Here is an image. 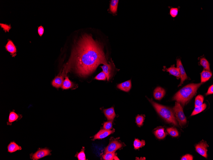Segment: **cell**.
<instances>
[{"label": "cell", "mask_w": 213, "mask_h": 160, "mask_svg": "<svg viewBox=\"0 0 213 160\" xmlns=\"http://www.w3.org/2000/svg\"><path fill=\"white\" fill-rule=\"evenodd\" d=\"M212 76V73L211 71L204 70L201 73V82L203 83L207 81Z\"/></svg>", "instance_id": "cell-18"}, {"label": "cell", "mask_w": 213, "mask_h": 160, "mask_svg": "<svg viewBox=\"0 0 213 160\" xmlns=\"http://www.w3.org/2000/svg\"><path fill=\"white\" fill-rule=\"evenodd\" d=\"M70 69V66L67 63L64 67L63 70L53 80L52 82V85L57 88H60L61 87L64 80V78H65L66 75Z\"/></svg>", "instance_id": "cell-5"}, {"label": "cell", "mask_w": 213, "mask_h": 160, "mask_svg": "<svg viewBox=\"0 0 213 160\" xmlns=\"http://www.w3.org/2000/svg\"><path fill=\"white\" fill-rule=\"evenodd\" d=\"M112 127V121L106 122L104 123V129L110 130L111 129Z\"/></svg>", "instance_id": "cell-32"}, {"label": "cell", "mask_w": 213, "mask_h": 160, "mask_svg": "<svg viewBox=\"0 0 213 160\" xmlns=\"http://www.w3.org/2000/svg\"><path fill=\"white\" fill-rule=\"evenodd\" d=\"M167 131L169 134H170L172 137H175L179 136V132L177 129L175 128H168L167 129Z\"/></svg>", "instance_id": "cell-27"}, {"label": "cell", "mask_w": 213, "mask_h": 160, "mask_svg": "<svg viewBox=\"0 0 213 160\" xmlns=\"http://www.w3.org/2000/svg\"><path fill=\"white\" fill-rule=\"evenodd\" d=\"M155 134L158 139H164L167 135V133L164 132V128H160L157 129L155 132Z\"/></svg>", "instance_id": "cell-21"}, {"label": "cell", "mask_w": 213, "mask_h": 160, "mask_svg": "<svg viewBox=\"0 0 213 160\" xmlns=\"http://www.w3.org/2000/svg\"><path fill=\"white\" fill-rule=\"evenodd\" d=\"M117 88L123 91L128 92L129 91L131 88V80L124 82L117 85Z\"/></svg>", "instance_id": "cell-16"}, {"label": "cell", "mask_w": 213, "mask_h": 160, "mask_svg": "<svg viewBox=\"0 0 213 160\" xmlns=\"http://www.w3.org/2000/svg\"><path fill=\"white\" fill-rule=\"evenodd\" d=\"M65 79L61 86V88L63 90H67L71 89L74 86V84L69 80L68 77L66 76Z\"/></svg>", "instance_id": "cell-19"}, {"label": "cell", "mask_w": 213, "mask_h": 160, "mask_svg": "<svg viewBox=\"0 0 213 160\" xmlns=\"http://www.w3.org/2000/svg\"><path fill=\"white\" fill-rule=\"evenodd\" d=\"M202 83H192L187 85L175 94L173 100L177 101L184 106L195 95L197 89Z\"/></svg>", "instance_id": "cell-2"}, {"label": "cell", "mask_w": 213, "mask_h": 160, "mask_svg": "<svg viewBox=\"0 0 213 160\" xmlns=\"http://www.w3.org/2000/svg\"><path fill=\"white\" fill-rule=\"evenodd\" d=\"M112 62L109 63V64L104 65L101 67L103 71L107 76V81H109L111 78L112 71Z\"/></svg>", "instance_id": "cell-12"}, {"label": "cell", "mask_w": 213, "mask_h": 160, "mask_svg": "<svg viewBox=\"0 0 213 160\" xmlns=\"http://www.w3.org/2000/svg\"><path fill=\"white\" fill-rule=\"evenodd\" d=\"M122 146V145L119 142L114 141L110 142L105 149V152L106 154L107 153H115Z\"/></svg>", "instance_id": "cell-9"}, {"label": "cell", "mask_w": 213, "mask_h": 160, "mask_svg": "<svg viewBox=\"0 0 213 160\" xmlns=\"http://www.w3.org/2000/svg\"><path fill=\"white\" fill-rule=\"evenodd\" d=\"M44 32V29L42 26H41L38 27V33L40 37H41L43 35Z\"/></svg>", "instance_id": "cell-35"}, {"label": "cell", "mask_w": 213, "mask_h": 160, "mask_svg": "<svg viewBox=\"0 0 213 160\" xmlns=\"http://www.w3.org/2000/svg\"><path fill=\"white\" fill-rule=\"evenodd\" d=\"M173 110L176 119L178 121L179 125L181 127L185 125L187 123V119L180 104L176 101Z\"/></svg>", "instance_id": "cell-4"}, {"label": "cell", "mask_w": 213, "mask_h": 160, "mask_svg": "<svg viewBox=\"0 0 213 160\" xmlns=\"http://www.w3.org/2000/svg\"><path fill=\"white\" fill-rule=\"evenodd\" d=\"M165 94L166 92L163 88L158 87L154 90L153 96L156 100H160L163 99Z\"/></svg>", "instance_id": "cell-13"}, {"label": "cell", "mask_w": 213, "mask_h": 160, "mask_svg": "<svg viewBox=\"0 0 213 160\" xmlns=\"http://www.w3.org/2000/svg\"><path fill=\"white\" fill-rule=\"evenodd\" d=\"M145 145V142L144 140H142L141 141L136 139L134 142V146L136 150L138 149H139L144 146Z\"/></svg>", "instance_id": "cell-25"}, {"label": "cell", "mask_w": 213, "mask_h": 160, "mask_svg": "<svg viewBox=\"0 0 213 160\" xmlns=\"http://www.w3.org/2000/svg\"><path fill=\"white\" fill-rule=\"evenodd\" d=\"M114 132V130L101 129L94 136L93 139L94 140L104 139V138L108 136Z\"/></svg>", "instance_id": "cell-10"}, {"label": "cell", "mask_w": 213, "mask_h": 160, "mask_svg": "<svg viewBox=\"0 0 213 160\" xmlns=\"http://www.w3.org/2000/svg\"><path fill=\"white\" fill-rule=\"evenodd\" d=\"M204 97L202 95H198L196 98L195 100V107H200L203 104Z\"/></svg>", "instance_id": "cell-26"}, {"label": "cell", "mask_w": 213, "mask_h": 160, "mask_svg": "<svg viewBox=\"0 0 213 160\" xmlns=\"http://www.w3.org/2000/svg\"><path fill=\"white\" fill-rule=\"evenodd\" d=\"M179 9L178 8H173L171 7L170 8V14L171 16L173 18L177 17L178 14Z\"/></svg>", "instance_id": "cell-28"}, {"label": "cell", "mask_w": 213, "mask_h": 160, "mask_svg": "<svg viewBox=\"0 0 213 160\" xmlns=\"http://www.w3.org/2000/svg\"><path fill=\"white\" fill-rule=\"evenodd\" d=\"M213 85H212L210 87H209L208 90L206 94V95H209L212 94L213 93Z\"/></svg>", "instance_id": "cell-36"}, {"label": "cell", "mask_w": 213, "mask_h": 160, "mask_svg": "<svg viewBox=\"0 0 213 160\" xmlns=\"http://www.w3.org/2000/svg\"><path fill=\"white\" fill-rule=\"evenodd\" d=\"M181 160H193V157L192 155L189 154H187L184 156H182L181 158Z\"/></svg>", "instance_id": "cell-34"}, {"label": "cell", "mask_w": 213, "mask_h": 160, "mask_svg": "<svg viewBox=\"0 0 213 160\" xmlns=\"http://www.w3.org/2000/svg\"><path fill=\"white\" fill-rule=\"evenodd\" d=\"M69 62L74 64L77 73L83 76L92 73L99 65L108 64L101 45L88 35L80 39Z\"/></svg>", "instance_id": "cell-1"}, {"label": "cell", "mask_w": 213, "mask_h": 160, "mask_svg": "<svg viewBox=\"0 0 213 160\" xmlns=\"http://www.w3.org/2000/svg\"><path fill=\"white\" fill-rule=\"evenodd\" d=\"M119 1L118 0H112L110 4V10L113 14L116 13L117 11Z\"/></svg>", "instance_id": "cell-23"}, {"label": "cell", "mask_w": 213, "mask_h": 160, "mask_svg": "<svg viewBox=\"0 0 213 160\" xmlns=\"http://www.w3.org/2000/svg\"><path fill=\"white\" fill-rule=\"evenodd\" d=\"M208 147L209 145L207 144V142L202 140L196 145L195 148L196 150L198 153L203 156L204 157L207 158V148Z\"/></svg>", "instance_id": "cell-6"}, {"label": "cell", "mask_w": 213, "mask_h": 160, "mask_svg": "<svg viewBox=\"0 0 213 160\" xmlns=\"http://www.w3.org/2000/svg\"><path fill=\"white\" fill-rule=\"evenodd\" d=\"M206 107L207 105L205 104H203L200 107H195L191 116H192L199 114L201 112L204 110Z\"/></svg>", "instance_id": "cell-24"}, {"label": "cell", "mask_w": 213, "mask_h": 160, "mask_svg": "<svg viewBox=\"0 0 213 160\" xmlns=\"http://www.w3.org/2000/svg\"><path fill=\"white\" fill-rule=\"evenodd\" d=\"M104 114L109 121H111L116 117V114L114 108L112 107L104 110Z\"/></svg>", "instance_id": "cell-17"}, {"label": "cell", "mask_w": 213, "mask_h": 160, "mask_svg": "<svg viewBox=\"0 0 213 160\" xmlns=\"http://www.w3.org/2000/svg\"><path fill=\"white\" fill-rule=\"evenodd\" d=\"M163 70L168 72L170 74L176 76L178 78H180L179 69L175 67V65H172L170 67L168 68L164 67Z\"/></svg>", "instance_id": "cell-15"}, {"label": "cell", "mask_w": 213, "mask_h": 160, "mask_svg": "<svg viewBox=\"0 0 213 160\" xmlns=\"http://www.w3.org/2000/svg\"><path fill=\"white\" fill-rule=\"evenodd\" d=\"M200 63L201 66L204 68V70L211 71L210 63L206 58L204 57L201 58Z\"/></svg>", "instance_id": "cell-22"}, {"label": "cell", "mask_w": 213, "mask_h": 160, "mask_svg": "<svg viewBox=\"0 0 213 160\" xmlns=\"http://www.w3.org/2000/svg\"><path fill=\"white\" fill-rule=\"evenodd\" d=\"M51 151L48 149H39L35 153L31 156V159L34 160H37L39 159L49 156L50 154Z\"/></svg>", "instance_id": "cell-7"}, {"label": "cell", "mask_w": 213, "mask_h": 160, "mask_svg": "<svg viewBox=\"0 0 213 160\" xmlns=\"http://www.w3.org/2000/svg\"><path fill=\"white\" fill-rule=\"evenodd\" d=\"M8 151L10 153H13L17 151L21 150V147L19 146L17 144L14 142H12L8 145Z\"/></svg>", "instance_id": "cell-20"}, {"label": "cell", "mask_w": 213, "mask_h": 160, "mask_svg": "<svg viewBox=\"0 0 213 160\" xmlns=\"http://www.w3.org/2000/svg\"><path fill=\"white\" fill-rule=\"evenodd\" d=\"M77 157L79 160H86V156L84 150L80 151L77 155Z\"/></svg>", "instance_id": "cell-33"}, {"label": "cell", "mask_w": 213, "mask_h": 160, "mask_svg": "<svg viewBox=\"0 0 213 160\" xmlns=\"http://www.w3.org/2000/svg\"><path fill=\"white\" fill-rule=\"evenodd\" d=\"M177 68L179 70L180 75V78H181V81L178 87L181 86L183 84V82L185 80H186L188 79V77L187 76L185 71L184 67H183L182 63L181 60L180 59H178L177 60Z\"/></svg>", "instance_id": "cell-8"}, {"label": "cell", "mask_w": 213, "mask_h": 160, "mask_svg": "<svg viewBox=\"0 0 213 160\" xmlns=\"http://www.w3.org/2000/svg\"><path fill=\"white\" fill-rule=\"evenodd\" d=\"M144 119L145 118L143 115H138L136 118V122L138 126L141 127L143 125Z\"/></svg>", "instance_id": "cell-29"}, {"label": "cell", "mask_w": 213, "mask_h": 160, "mask_svg": "<svg viewBox=\"0 0 213 160\" xmlns=\"http://www.w3.org/2000/svg\"><path fill=\"white\" fill-rule=\"evenodd\" d=\"M23 117L21 114H18L14 111L10 112L9 115L8 122H7V125H11L12 123L15 121L19 120Z\"/></svg>", "instance_id": "cell-14"}, {"label": "cell", "mask_w": 213, "mask_h": 160, "mask_svg": "<svg viewBox=\"0 0 213 160\" xmlns=\"http://www.w3.org/2000/svg\"><path fill=\"white\" fill-rule=\"evenodd\" d=\"M94 79L98 80L105 81L107 79V76L102 71L95 76Z\"/></svg>", "instance_id": "cell-31"}, {"label": "cell", "mask_w": 213, "mask_h": 160, "mask_svg": "<svg viewBox=\"0 0 213 160\" xmlns=\"http://www.w3.org/2000/svg\"><path fill=\"white\" fill-rule=\"evenodd\" d=\"M5 48L7 51L9 52L13 57H14L16 55V47L11 40H9L5 46Z\"/></svg>", "instance_id": "cell-11"}, {"label": "cell", "mask_w": 213, "mask_h": 160, "mask_svg": "<svg viewBox=\"0 0 213 160\" xmlns=\"http://www.w3.org/2000/svg\"><path fill=\"white\" fill-rule=\"evenodd\" d=\"M115 156V153H107L103 157L105 160H113L114 159Z\"/></svg>", "instance_id": "cell-30"}, {"label": "cell", "mask_w": 213, "mask_h": 160, "mask_svg": "<svg viewBox=\"0 0 213 160\" xmlns=\"http://www.w3.org/2000/svg\"><path fill=\"white\" fill-rule=\"evenodd\" d=\"M148 99L160 117L168 123L178 126L173 111L171 108L158 104L152 99H150L148 98Z\"/></svg>", "instance_id": "cell-3"}]
</instances>
